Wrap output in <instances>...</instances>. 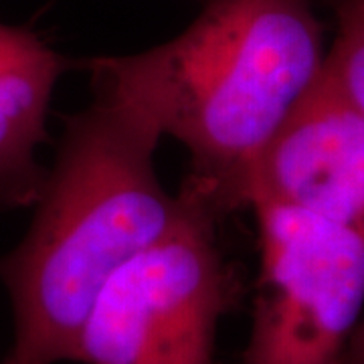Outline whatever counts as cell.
<instances>
[{
    "label": "cell",
    "instance_id": "3957f363",
    "mask_svg": "<svg viewBox=\"0 0 364 364\" xmlns=\"http://www.w3.org/2000/svg\"><path fill=\"white\" fill-rule=\"evenodd\" d=\"M174 227L119 267L77 340L81 364H213L221 318L241 284L217 241V210L186 181Z\"/></svg>",
    "mask_w": 364,
    "mask_h": 364
},
{
    "label": "cell",
    "instance_id": "5b68a950",
    "mask_svg": "<svg viewBox=\"0 0 364 364\" xmlns=\"http://www.w3.org/2000/svg\"><path fill=\"white\" fill-rule=\"evenodd\" d=\"M257 203L364 237V114L324 67L251 166L247 207Z\"/></svg>",
    "mask_w": 364,
    "mask_h": 364
},
{
    "label": "cell",
    "instance_id": "52a82bcc",
    "mask_svg": "<svg viewBox=\"0 0 364 364\" xmlns=\"http://www.w3.org/2000/svg\"><path fill=\"white\" fill-rule=\"evenodd\" d=\"M324 69L364 114V0H348L342 6L338 35L326 53Z\"/></svg>",
    "mask_w": 364,
    "mask_h": 364
},
{
    "label": "cell",
    "instance_id": "ba28073f",
    "mask_svg": "<svg viewBox=\"0 0 364 364\" xmlns=\"http://www.w3.org/2000/svg\"><path fill=\"white\" fill-rule=\"evenodd\" d=\"M344 364H364V316L352 332L348 348L344 354Z\"/></svg>",
    "mask_w": 364,
    "mask_h": 364
},
{
    "label": "cell",
    "instance_id": "6da1fadb",
    "mask_svg": "<svg viewBox=\"0 0 364 364\" xmlns=\"http://www.w3.org/2000/svg\"><path fill=\"white\" fill-rule=\"evenodd\" d=\"M67 119L25 237L0 257L14 338L0 364L75 363L91 306L112 275L174 227L186 195L156 172L160 132L112 91Z\"/></svg>",
    "mask_w": 364,
    "mask_h": 364
},
{
    "label": "cell",
    "instance_id": "277c9868",
    "mask_svg": "<svg viewBox=\"0 0 364 364\" xmlns=\"http://www.w3.org/2000/svg\"><path fill=\"white\" fill-rule=\"evenodd\" d=\"M251 208L259 273L243 364H344L364 312V237L296 208Z\"/></svg>",
    "mask_w": 364,
    "mask_h": 364
},
{
    "label": "cell",
    "instance_id": "8992f818",
    "mask_svg": "<svg viewBox=\"0 0 364 364\" xmlns=\"http://www.w3.org/2000/svg\"><path fill=\"white\" fill-rule=\"evenodd\" d=\"M63 55L21 26L0 25V208L33 207L47 178L39 162Z\"/></svg>",
    "mask_w": 364,
    "mask_h": 364
},
{
    "label": "cell",
    "instance_id": "7a4b0ae2",
    "mask_svg": "<svg viewBox=\"0 0 364 364\" xmlns=\"http://www.w3.org/2000/svg\"><path fill=\"white\" fill-rule=\"evenodd\" d=\"M308 0H208L152 49L83 61L93 87L134 105L191 154L186 181L223 217L247 207L255 158L324 67Z\"/></svg>",
    "mask_w": 364,
    "mask_h": 364
}]
</instances>
